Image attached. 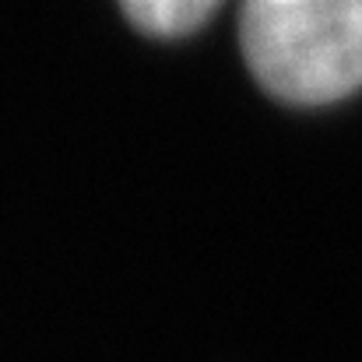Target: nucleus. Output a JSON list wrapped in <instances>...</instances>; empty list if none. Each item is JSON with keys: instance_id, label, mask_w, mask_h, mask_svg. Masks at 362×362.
Instances as JSON below:
<instances>
[{"instance_id": "nucleus-1", "label": "nucleus", "mask_w": 362, "mask_h": 362, "mask_svg": "<svg viewBox=\"0 0 362 362\" xmlns=\"http://www.w3.org/2000/svg\"><path fill=\"white\" fill-rule=\"evenodd\" d=\"M240 53L274 103L338 106L362 92V0H250Z\"/></svg>"}, {"instance_id": "nucleus-2", "label": "nucleus", "mask_w": 362, "mask_h": 362, "mask_svg": "<svg viewBox=\"0 0 362 362\" xmlns=\"http://www.w3.org/2000/svg\"><path fill=\"white\" fill-rule=\"evenodd\" d=\"M222 11L218 0H134L123 4L130 28L151 39H183L201 32Z\"/></svg>"}]
</instances>
